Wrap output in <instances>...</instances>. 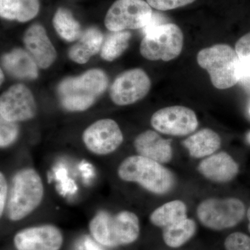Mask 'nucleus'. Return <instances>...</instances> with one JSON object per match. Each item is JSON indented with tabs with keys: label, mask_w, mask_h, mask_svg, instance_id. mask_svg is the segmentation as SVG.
Instances as JSON below:
<instances>
[{
	"label": "nucleus",
	"mask_w": 250,
	"mask_h": 250,
	"mask_svg": "<svg viewBox=\"0 0 250 250\" xmlns=\"http://www.w3.org/2000/svg\"><path fill=\"white\" fill-rule=\"evenodd\" d=\"M89 229L94 239L104 246H126L139 238V219L129 210L116 214L101 210L90 220Z\"/></svg>",
	"instance_id": "f257e3e1"
},
{
	"label": "nucleus",
	"mask_w": 250,
	"mask_h": 250,
	"mask_svg": "<svg viewBox=\"0 0 250 250\" xmlns=\"http://www.w3.org/2000/svg\"><path fill=\"white\" fill-rule=\"evenodd\" d=\"M118 174L122 180L139 184L156 195L168 193L175 185L174 174L170 170L140 155L125 159L118 167Z\"/></svg>",
	"instance_id": "f03ea898"
},
{
	"label": "nucleus",
	"mask_w": 250,
	"mask_h": 250,
	"mask_svg": "<svg viewBox=\"0 0 250 250\" xmlns=\"http://www.w3.org/2000/svg\"><path fill=\"white\" fill-rule=\"evenodd\" d=\"M108 78L101 70L93 69L77 77H69L59 85L62 106L70 111L90 107L107 88Z\"/></svg>",
	"instance_id": "7ed1b4c3"
},
{
	"label": "nucleus",
	"mask_w": 250,
	"mask_h": 250,
	"mask_svg": "<svg viewBox=\"0 0 250 250\" xmlns=\"http://www.w3.org/2000/svg\"><path fill=\"white\" fill-rule=\"evenodd\" d=\"M43 195L42 179L34 169L18 171L11 182L6 207L8 218L12 221L25 218L39 207Z\"/></svg>",
	"instance_id": "20e7f679"
},
{
	"label": "nucleus",
	"mask_w": 250,
	"mask_h": 250,
	"mask_svg": "<svg viewBox=\"0 0 250 250\" xmlns=\"http://www.w3.org/2000/svg\"><path fill=\"white\" fill-rule=\"evenodd\" d=\"M197 62L210 76V82L219 90L228 89L240 81L241 62L235 49L227 44H217L202 49Z\"/></svg>",
	"instance_id": "39448f33"
},
{
	"label": "nucleus",
	"mask_w": 250,
	"mask_h": 250,
	"mask_svg": "<svg viewBox=\"0 0 250 250\" xmlns=\"http://www.w3.org/2000/svg\"><path fill=\"white\" fill-rule=\"evenodd\" d=\"M184 34L173 23H166L151 29L141 41L140 52L150 61L170 62L182 53Z\"/></svg>",
	"instance_id": "423d86ee"
},
{
	"label": "nucleus",
	"mask_w": 250,
	"mask_h": 250,
	"mask_svg": "<svg viewBox=\"0 0 250 250\" xmlns=\"http://www.w3.org/2000/svg\"><path fill=\"white\" fill-rule=\"evenodd\" d=\"M246 211V206L239 199L209 198L197 207V215L206 228L220 231L233 228L241 223Z\"/></svg>",
	"instance_id": "0eeeda50"
},
{
	"label": "nucleus",
	"mask_w": 250,
	"mask_h": 250,
	"mask_svg": "<svg viewBox=\"0 0 250 250\" xmlns=\"http://www.w3.org/2000/svg\"><path fill=\"white\" fill-rule=\"evenodd\" d=\"M152 14V7L145 0H116L107 11L104 24L111 31L143 29Z\"/></svg>",
	"instance_id": "6e6552de"
},
{
	"label": "nucleus",
	"mask_w": 250,
	"mask_h": 250,
	"mask_svg": "<svg viewBox=\"0 0 250 250\" xmlns=\"http://www.w3.org/2000/svg\"><path fill=\"white\" fill-rule=\"evenodd\" d=\"M151 125L158 132L174 136H187L198 126L195 112L184 106L161 108L151 118Z\"/></svg>",
	"instance_id": "1a4fd4ad"
},
{
	"label": "nucleus",
	"mask_w": 250,
	"mask_h": 250,
	"mask_svg": "<svg viewBox=\"0 0 250 250\" xmlns=\"http://www.w3.org/2000/svg\"><path fill=\"white\" fill-rule=\"evenodd\" d=\"M151 88V81L142 69L134 68L121 74L110 90L112 101L119 106L137 103L144 98Z\"/></svg>",
	"instance_id": "9d476101"
},
{
	"label": "nucleus",
	"mask_w": 250,
	"mask_h": 250,
	"mask_svg": "<svg viewBox=\"0 0 250 250\" xmlns=\"http://www.w3.org/2000/svg\"><path fill=\"white\" fill-rule=\"evenodd\" d=\"M82 140L90 152L97 155H107L121 146L123 134L116 121L103 119L90 125L83 131Z\"/></svg>",
	"instance_id": "9b49d317"
},
{
	"label": "nucleus",
	"mask_w": 250,
	"mask_h": 250,
	"mask_svg": "<svg viewBox=\"0 0 250 250\" xmlns=\"http://www.w3.org/2000/svg\"><path fill=\"white\" fill-rule=\"evenodd\" d=\"M36 105L30 90L22 84L11 86L0 98V116L8 121H25L35 116Z\"/></svg>",
	"instance_id": "f8f14e48"
},
{
	"label": "nucleus",
	"mask_w": 250,
	"mask_h": 250,
	"mask_svg": "<svg viewBox=\"0 0 250 250\" xmlns=\"http://www.w3.org/2000/svg\"><path fill=\"white\" fill-rule=\"evenodd\" d=\"M62 242L60 230L52 225L24 229L14 238L17 250H60Z\"/></svg>",
	"instance_id": "ddd939ff"
},
{
	"label": "nucleus",
	"mask_w": 250,
	"mask_h": 250,
	"mask_svg": "<svg viewBox=\"0 0 250 250\" xmlns=\"http://www.w3.org/2000/svg\"><path fill=\"white\" fill-rule=\"evenodd\" d=\"M24 42L38 66L47 68L57 58V52L43 27L40 24L31 26L25 32Z\"/></svg>",
	"instance_id": "4468645a"
},
{
	"label": "nucleus",
	"mask_w": 250,
	"mask_h": 250,
	"mask_svg": "<svg viewBox=\"0 0 250 250\" xmlns=\"http://www.w3.org/2000/svg\"><path fill=\"white\" fill-rule=\"evenodd\" d=\"M200 173L208 180L226 183L236 177L239 166L227 152L213 154L202 160L197 167Z\"/></svg>",
	"instance_id": "2eb2a0df"
},
{
	"label": "nucleus",
	"mask_w": 250,
	"mask_h": 250,
	"mask_svg": "<svg viewBox=\"0 0 250 250\" xmlns=\"http://www.w3.org/2000/svg\"><path fill=\"white\" fill-rule=\"evenodd\" d=\"M171 142V140L164 139L156 131L147 130L135 139L134 146L139 155L161 164H167L172 158Z\"/></svg>",
	"instance_id": "dca6fc26"
},
{
	"label": "nucleus",
	"mask_w": 250,
	"mask_h": 250,
	"mask_svg": "<svg viewBox=\"0 0 250 250\" xmlns=\"http://www.w3.org/2000/svg\"><path fill=\"white\" fill-rule=\"evenodd\" d=\"M2 64L8 73L15 78L27 80L37 78V64L32 57L22 49H14L5 54Z\"/></svg>",
	"instance_id": "f3484780"
},
{
	"label": "nucleus",
	"mask_w": 250,
	"mask_h": 250,
	"mask_svg": "<svg viewBox=\"0 0 250 250\" xmlns=\"http://www.w3.org/2000/svg\"><path fill=\"white\" fill-rule=\"evenodd\" d=\"M182 145L191 157L200 159L214 154L221 146V139L214 131L205 128L184 140Z\"/></svg>",
	"instance_id": "a211bd4d"
},
{
	"label": "nucleus",
	"mask_w": 250,
	"mask_h": 250,
	"mask_svg": "<svg viewBox=\"0 0 250 250\" xmlns=\"http://www.w3.org/2000/svg\"><path fill=\"white\" fill-rule=\"evenodd\" d=\"M103 44L101 31L95 27L85 30L79 39L78 42L69 51V57L77 63H85L92 56L100 52Z\"/></svg>",
	"instance_id": "6ab92c4d"
},
{
	"label": "nucleus",
	"mask_w": 250,
	"mask_h": 250,
	"mask_svg": "<svg viewBox=\"0 0 250 250\" xmlns=\"http://www.w3.org/2000/svg\"><path fill=\"white\" fill-rule=\"evenodd\" d=\"M40 9L39 0H0L1 18L27 22L35 18Z\"/></svg>",
	"instance_id": "aec40b11"
},
{
	"label": "nucleus",
	"mask_w": 250,
	"mask_h": 250,
	"mask_svg": "<svg viewBox=\"0 0 250 250\" xmlns=\"http://www.w3.org/2000/svg\"><path fill=\"white\" fill-rule=\"evenodd\" d=\"M187 207L181 200H173L164 204L151 213L149 220L159 228H166L187 218Z\"/></svg>",
	"instance_id": "412c9836"
},
{
	"label": "nucleus",
	"mask_w": 250,
	"mask_h": 250,
	"mask_svg": "<svg viewBox=\"0 0 250 250\" xmlns=\"http://www.w3.org/2000/svg\"><path fill=\"white\" fill-rule=\"evenodd\" d=\"M196 229L195 221L191 219L186 218L164 228L163 238L166 244L170 248H180L192 238L196 232Z\"/></svg>",
	"instance_id": "4be33fe9"
},
{
	"label": "nucleus",
	"mask_w": 250,
	"mask_h": 250,
	"mask_svg": "<svg viewBox=\"0 0 250 250\" xmlns=\"http://www.w3.org/2000/svg\"><path fill=\"white\" fill-rule=\"evenodd\" d=\"M53 25L59 35L64 40L72 42L82 36L80 23L69 10L59 8L54 15Z\"/></svg>",
	"instance_id": "5701e85b"
},
{
	"label": "nucleus",
	"mask_w": 250,
	"mask_h": 250,
	"mask_svg": "<svg viewBox=\"0 0 250 250\" xmlns=\"http://www.w3.org/2000/svg\"><path fill=\"white\" fill-rule=\"evenodd\" d=\"M131 37L129 31H111L102 46V58L112 62L119 57L129 47Z\"/></svg>",
	"instance_id": "b1692460"
},
{
	"label": "nucleus",
	"mask_w": 250,
	"mask_h": 250,
	"mask_svg": "<svg viewBox=\"0 0 250 250\" xmlns=\"http://www.w3.org/2000/svg\"><path fill=\"white\" fill-rule=\"evenodd\" d=\"M19 128L17 123L0 119V146L1 148L9 147L17 139Z\"/></svg>",
	"instance_id": "393cba45"
},
{
	"label": "nucleus",
	"mask_w": 250,
	"mask_h": 250,
	"mask_svg": "<svg viewBox=\"0 0 250 250\" xmlns=\"http://www.w3.org/2000/svg\"><path fill=\"white\" fill-rule=\"evenodd\" d=\"M226 250H250V236L242 232L231 233L225 241Z\"/></svg>",
	"instance_id": "a878e982"
},
{
	"label": "nucleus",
	"mask_w": 250,
	"mask_h": 250,
	"mask_svg": "<svg viewBox=\"0 0 250 250\" xmlns=\"http://www.w3.org/2000/svg\"><path fill=\"white\" fill-rule=\"evenodd\" d=\"M195 0H147L151 7L158 11H170L184 7L193 3Z\"/></svg>",
	"instance_id": "bb28decb"
},
{
	"label": "nucleus",
	"mask_w": 250,
	"mask_h": 250,
	"mask_svg": "<svg viewBox=\"0 0 250 250\" xmlns=\"http://www.w3.org/2000/svg\"><path fill=\"white\" fill-rule=\"evenodd\" d=\"M235 50L241 62H250V32L237 41Z\"/></svg>",
	"instance_id": "cd10ccee"
},
{
	"label": "nucleus",
	"mask_w": 250,
	"mask_h": 250,
	"mask_svg": "<svg viewBox=\"0 0 250 250\" xmlns=\"http://www.w3.org/2000/svg\"><path fill=\"white\" fill-rule=\"evenodd\" d=\"M9 197L7 181L4 174L0 173V215H2L7 205Z\"/></svg>",
	"instance_id": "c85d7f7f"
},
{
	"label": "nucleus",
	"mask_w": 250,
	"mask_h": 250,
	"mask_svg": "<svg viewBox=\"0 0 250 250\" xmlns=\"http://www.w3.org/2000/svg\"><path fill=\"white\" fill-rule=\"evenodd\" d=\"M166 23L168 22H166V18L164 15L159 14V13L154 12L152 14L150 21L147 23V25L143 28V34L145 35V34H147L148 31H150L151 29L162 25V24H166Z\"/></svg>",
	"instance_id": "c756f323"
},
{
	"label": "nucleus",
	"mask_w": 250,
	"mask_h": 250,
	"mask_svg": "<svg viewBox=\"0 0 250 250\" xmlns=\"http://www.w3.org/2000/svg\"><path fill=\"white\" fill-rule=\"evenodd\" d=\"M247 215H248V220H249V225H248V230H249L250 233V207L248 208V213H247Z\"/></svg>",
	"instance_id": "7c9ffc66"
},
{
	"label": "nucleus",
	"mask_w": 250,
	"mask_h": 250,
	"mask_svg": "<svg viewBox=\"0 0 250 250\" xmlns=\"http://www.w3.org/2000/svg\"><path fill=\"white\" fill-rule=\"evenodd\" d=\"M246 141H247V142H248V143H249V144H250V131L249 133H248V134H247Z\"/></svg>",
	"instance_id": "2f4dec72"
},
{
	"label": "nucleus",
	"mask_w": 250,
	"mask_h": 250,
	"mask_svg": "<svg viewBox=\"0 0 250 250\" xmlns=\"http://www.w3.org/2000/svg\"><path fill=\"white\" fill-rule=\"evenodd\" d=\"M3 72L1 70V82H2L3 80H4V75H3Z\"/></svg>",
	"instance_id": "473e14b6"
},
{
	"label": "nucleus",
	"mask_w": 250,
	"mask_h": 250,
	"mask_svg": "<svg viewBox=\"0 0 250 250\" xmlns=\"http://www.w3.org/2000/svg\"></svg>",
	"instance_id": "72a5a7b5"
}]
</instances>
